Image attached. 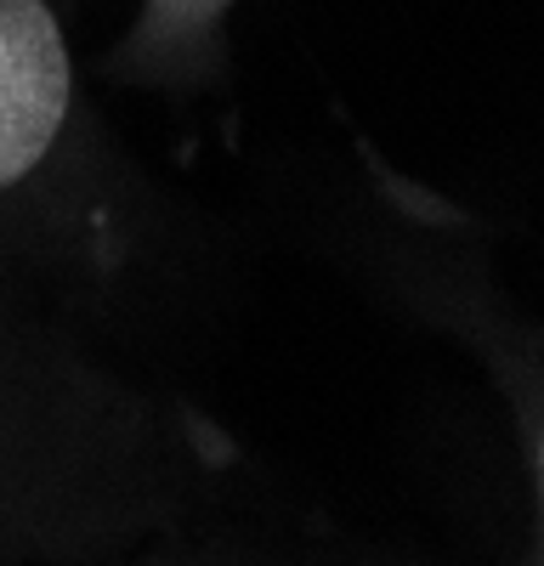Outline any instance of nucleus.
Listing matches in <instances>:
<instances>
[{
  "label": "nucleus",
  "instance_id": "f257e3e1",
  "mask_svg": "<svg viewBox=\"0 0 544 566\" xmlns=\"http://www.w3.org/2000/svg\"><path fill=\"white\" fill-rule=\"evenodd\" d=\"M69 114V52L40 0H0V187L29 176Z\"/></svg>",
  "mask_w": 544,
  "mask_h": 566
}]
</instances>
